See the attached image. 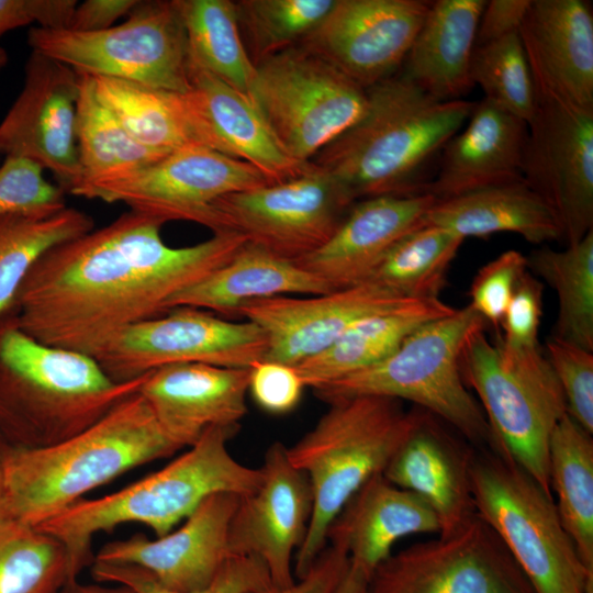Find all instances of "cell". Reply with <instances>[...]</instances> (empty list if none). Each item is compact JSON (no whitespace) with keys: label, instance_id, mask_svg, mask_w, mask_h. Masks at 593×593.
I'll return each mask as SVG.
<instances>
[{"label":"cell","instance_id":"obj_51","mask_svg":"<svg viewBox=\"0 0 593 593\" xmlns=\"http://www.w3.org/2000/svg\"><path fill=\"white\" fill-rule=\"evenodd\" d=\"M530 0L486 1L481 13L475 46H480L519 31Z\"/></svg>","mask_w":593,"mask_h":593},{"label":"cell","instance_id":"obj_25","mask_svg":"<svg viewBox=\"0 0 593 593\" xmlns=\"http://www.w3.org/2000/svg\"><path fill=\"white\" fill-rule=\"evenodd\" d=\"M436 201L428 193L362 199L350 206L323 246L296 262L332 290L366 282L391 248L424 224Z\"/></svg>","mask_w":593,"mask_h":593},{"label":"cell","instance_id":"obj_30","mask_svg":"<svg viewBox=\"0 0 593 593\" xmlns=\"http://www.w3.org/2000/svg\"><path fill=\"white\" fill-rule=\"evenodd\" d=\"M318 276L299 262L246 242L221 268L177 294L176 306H192L223 315H236L246 302L278 295H315L332 292Z\"/></svg>","mask_w":593,"mask_h":593},{"label":"cell","instance_id":"obj_37","mask_svg":"<svg viewBox=\"0 0 593 593\" xmlns=\"http://www.w3.org/2000/svg\"><path fill=\"white\" fill-rule=\"evenodd\" d=\"M526 259L557 293L552 336L593 351V230L563 250L542 246Z\"/></svg>","mask_w":593,"mask_h":593},{"label":"cell","instance_id":"obj_44","mask_svg":"<svg viewBox=\"0 0 593 593\" xmlns=\"http://www.w3.org/2000/svg\"><path fill=\"white\" fill-rule=\"evenodd\" d=\"M43 168L22 157H5L0 166V215L57 212L66 208L65 191L47 181Z\"/></svg>","mask_w":593,"mask_h":593},{"label":"cell","instance_id":"obj_55","mask_svg":"<svg viewBox=\"0 0 593 593\" xmlns=\"http://www.w3.org/2000/svg\"><path fill=\"white\" fill-rule=\"evenodd\" d=\"M9 445L0 434V511L4 505V462Z\"/></svg>","mask_w":593,"mask_h":593},{"label":"cell","instance_id":"obj_6","mask_svg":"<svg viewBox=\"0 0 593 593\" xmlns=\"http://www.w3.org/2000/svg\"><path fill=\"white\" fill-rule=\"evenodd\" d=\"M419 410L401 401L359 395L329 403L327 412L287 454L313 491L306 536L295 553L294 572L304 575L327 544V530L349 499L383 473L414 426Z\"/></svg>","mask_w":593,"mask_h":593},{"label":"cell","instance_id":"obj_43","mask_svg":"<svg viewBox=\"0 0 593 593\" xmlns=\"http://www.w3.org/2000/svg\"><path fill=\"white\" fill-rule=\"evenodd\" d=\"M91 575L97 582L121 584L135 593H253L272 585L266 566L254 556H232L208 585L189 592L169 590L128 563L92 561Z\"/></svg>","mask_w":593,"mask_h":593},{"label":"cell","instance_id":"obj_24","mask_svg":"<svg viewBox=\"0 0 593 593\" xmlns=\"http://www.w3.org/2000/svg\"><path fill=\"white\" fill-rule=\"evenodd\" d=\"M536 92L593 111V15L581 0H530L519 27Z\"/></svg>","mask_w":593,"mask_h":593},{"label":"cell","instance_id":"obj_4","mask_svg":"<svg viewBox=\"0 0 593 593\" xmlns=\"http://www.w3.org/2000/svg\"><path fill=\"white\" fill-rule=\"evenodd\" d=\"M179 449L137 391L87 429L56 445L9 446L3 510L38 526L88 492Z\"/></svg>","mask_w":593,"mask_h":593},{"label":"cell","instance_id":"obj_1","mask_svg":"<svg viewBox=\"0 0 593 593\" xmlns=\"http://www.w3.org/2000/svg\"><path fill=\"white\" fill-rule=\"evenodd\" d=\"M164 224L130 210L46 250L13 301L20 327L40 343L94 358L124 329L167 313L177 294L225 265L248 240L224 232L170 247L160 236Z\"/></svg>","mask_w":593,"mask_h":593},{"label":"cell","instance_id":"obj_7","mask_svg":"<svg viewBox=\"0 0 593 593\" xmlns=\"http://www.w3.org/2000/svg\"><path fill=\"white\" fill-rule=\"evenodd\" d=\"M484 324L470 305L456 309L418 327L381 361L316 387L314 394L328 404L359 395L406 400L451 425L481 450L495 454L482 407L460 371L469 336Z\"/></svg>","mask_w":593,"mask_h":593},{"label":"cell","instance_id":"obj_29","mask_svg":"<svg viewBox=\"0 0 593 593\" xmlns=\"http://www.w3.org/2000/svg\"><path fill=\"white\" fill-rule=\"evenodd\" d=\"M484 0H437L403 63L402 76L430 97L458 100L472 87L471 59Z\"/></svg>","mask_w":593,"mask_h":593},{"label":"cell","instance_id":"obj_41","mask_svg":"<svg viewBox=\"0 0 593 593\" xmlns=\"http://www.w3.org/2000/svg\"><path fill=\"white\" fill-rule=\"evenodd\" d=\"M335 0H240L235 2L239 27L255 66L300 45L323 21Z\"/></svg>","mask_w":593,"mask_h":593},{"label":"cell","instance_id":"obj_22","mask_svg":"<svg viewBox=\"0 0 593 593\" xmlns=\"http://www.w3.org/2000/svg\"><path fill=\"white\" fill-rule=\"evenodd\" d=\"M249 368L175 363L148 372L138 389L163 432L180 448L210 427H239Z\"/></svg>","mask_w":593,"mask_h":593},{"label":"cell","instance_id":"obj_10","mask_svg":"<svg viewBox=\"0 0 593 593\" xmlns=\"http://www.w3.org/2000/svg\"><path fill=\"white\" fill-rule=\"evenodd\" d=\"M33 52L79 74L187 92L189 56L184 26L172 1H138L126 21L98 32L32 27Z\"/></svg>","mask_w":593,"mask_h":593},{"label":"cell","instance_id":"obj_56","mask_svg":"<svg viewBox=\"0 0 593 593\" xmlns=\"http://www.w3.org/2000/svg\"><path fill=\"white\" fill-rule=\"evenodd\" d=\"M7 53L0 46V69L7 64Z\"/></svg>","mask_w":593,"mask_h":593},{"label":"cell","instance_id":"obj_46","mask_svg":"<svg viewBox=\"0 0 593 593\" xmlns=\"http://www.w3.org/2000/svg\"><path fill=\"white\" fill-rule=\"evenodd\" d=\"M527 270V259L521 251L510 249L502 253L474 276L468 305L484 322L499 329L516 283Z\"/></svg>","mask_w":593,"mask_h":593},{"label":"cell","instance_id":"obj_45","mask_svg":"<svg viewBox=\"0 0 593 593\" xmlns=\"http://www.w3.org/2000/svg\"><path fill=\"white\" fill-rule=\"evenodd\" d=\"M548 359L563 393L567 414L593 434V351L551 336Z\"/></svg>","mask_w":593,"mask_h":593},{"label":"cell","instance_id":"obj_35","mask_svg":"<svg viewBox=\"0 0 593 593\" xmlns=\"http://www.w3.org/2000/svg\"><path fill=\"white\" fill-rule=\"evenodd\" d=\"M187 36L189 67L248 94L256 66L240 35L235 2L176 0Z\"/></svg>","mask_w":593,"mask_h":593},{"label":"cell","instance_id":"obj_52","mask_svg":"<svg viewBox=\"0 0 593 593\" xmlns=\"http://www.w3.org/2000/svg\"><path fill=\"white\" fill-rule=\"evenodd\" d=\"M137 0H87L77 4L69 30L98 32L110 29L121 16L128 14Z\"/></svg>","mask_w":593,"mask_h":593},{"label":"cell","instance_id":"obj_23","mask_svg":"<svg viewBox=\"0 0 593 593\" xmlns=\"http://www.w3.org/2000/svg\"><path fill=\"white\" fill-rule=\"evenodd\" d=\"M190 89L183 100L200 146L245 161L270 183L302 172L309 163L293 159L280 145L251 98L216 78L189 67Z\"/></svg>","mask_w":593,"mask_h":593},{"label":"cell","instance_id":"obj_28","mask_svg":"<svg viewBox=\"0 0 593 593\" xmlns=\"http://www.w3.org/2000/svg\"><path fill=\"white\" fill-rule=\"evenodd\" d=\"M440 532V523L418 495L380 473L369 479L345 504L327 530V542L368 578L391 556L401 538Z\"/></svg>","mask_w":593,"mask_h":593},{"label":"cell","instance_id":"obj_34","mask_svg":"<svg viewBox=\"0 0 593 593\" xmlns=\"http://www.w3.org/2000/svg\"><path fill=\"white\" fill-rule=\"evenodd\" d=\"M548 466L562 526L593 577V438L568 414L551 434Z\"/></svg>","mask_w":593,"mask_h":593},{"label":"cell","instance_id":"obj_19","mask_svg":"<svg viewBox=\"0 0 593 593\" xmlns=\"http://www.w3.org/2000/svg\"><path fill=\"white\" fill-rule=\"evenodd\" d=\"M258 485L239 496L230 525L232 556H254L266 566L276 588L291 585L292 558L301 547L313 510L307 475L290 461L287 447L272 443Z\"/></svg>","mask_w":593,"mask_h":593},{"label":"cell","instance_id":"obj_27","mask_svg":"<svg viewBox=\"0 0 593 593\" xmlns=\"http://www.w3.org/2000/svg\"><path fill=\"white\" fill-rule=\"evenodd\" d=\"M527 123L486 99L475 102L467 125L445 145L435 178L423 193L436 200L523 179Z\"/></svg>","mask_w":593,"mask_h":593},{"label":"cell","instance_id":"obj_20","mask_svg":"<svg viewBox=\"0 0 593 593\" xmlns=\"http://www.w3.org/2000/svg\"><path fill=\"white\" fill-rule=\"evenodd\" d=\"M409 300L366 281L324 294L248 301L236 315L265 333L264 360L295 367L323 353L360 318Z\"/></svg>","mask_w":593,"mask_h":593},{"label":"cell","instance_id":"obj_9","mask_svg":"<svg viewBox=\"0 0 593 593\" xmlns=\"http://www.w3.org/2000/svg\"><path fill=\"white\" fill-rule=\"evenodd\" d=\"M470 473L475 512L497 534L536 593H593V577L550 493L490 450L474 452Z\"/></svg>","mask_w":593,"mask_h":593},{"label":"cell","instance_id":"obj_2","mask_svg":"<svg viewBox=\"0 0 593 593\" xmlns=\"http://www.w3.org/2000/svg\"><path fill=\"white\" fill-rule=\"evenodd\" d=\"M475 102L437 100L402 75L367 89L362 115L311 161L354 200L423 193V174Z\"/></svg>","mask_w":593,"mask_h":593},{"label":"cell","instance_id":"obj_33","mask_svg":"<svg viewBox=\"0 0 593 593\" xmlns=\"http://www.w3.org/2000/svg\"><path fill=\"white\" fill-rule=\"evenodd\" d=\"M77 74L75 130L81 177L70 193L86 184L131 175L169 154L137 142L100 100L92 76Z\"/></svg>","mask_w":593,"mask_h":593},{"label":"cell","instance_id":"obj_54","mask_svg":"<svg viewBox=\"0 0 593 593\" xmlns=\"http://www.w3.org/2000/svg\"><path fill=\"white\" fill-rule=\"evenodd\" d=\"M369 578L358 568L349 566L334 593H368Z\"/></svg>","mask_w":593,"mask_h":593},{"label":"cell","instance_id":"obj_36","mask_svg":"<svg viewBox=\"0 0 593 593\" xmlns=\"http://www.w3.org/2000/svg\"><path fill=\"white\" fill-rule=\"evenodd\" d=\"M92 79L100 100L141 144L168 153L200 146L189 121L183 93L110 77L92 76Z\"/></svg>","mask_w":593,"mask_h":593},{"label":"cell","instance_id":"obj_49","mask_svg":"<svg viewBox=\"0 0 593 593\" xmlns=\"http://www.w3.org/2000/svg\"><path fill=\"white\" fill-rule=\"evenodd\" d=\"M77 4L76 0H0V36L34 22L42 29H68Z\"/></svg>","mask_w":593,"mask_h":593},{"label":"cell","instance_id":"obj_42","mask_svg":"<svg viewBox=\"0 0 593 593\" xmlns=\"http://www.w3.org/2000/svg\"><path fill=\"white\" fill-rule=\"evenodd\" d=\"M470 76L484 99L527 124L537 109V94L519 32L475 46Z\"/></svg>","mask_w":593,"mask_h":593},{"label":"cell","instance_id":"obj_18","mask_svg":"<svg viewBox=\"0 0 593 593\" xmlns=\"http://www.w3.org/2000/svg\"><path fill=\"white\" fill-rule=\"evenodd\" d=\"M78 94L72 68L32 51L23 89L0 123V154L48 169L69 193L81 177L75 130Z\"/></svg>","mask_w":593,"mask_h":593},{"label":"cell","instance_id":"obj_50","mask_svg":"<svg viewBox=\"0 0 593 593\" xmlns=\"http://www.w3.org/2000/svg\"><path fill=\"white\" fill-rule=\"evenodd\" d=\"M348 566L349 559L344 551L326 546L307 572L291 585H271L253 593H334Z\"/></svg>","mask_w":593,"mask_h":593},{"label":"cell","instance_id":"obj_3","mask_svg":"<svg viewBox=\"0 0 593 593\" xmlns=\"http://www.w3.org/2000/svg\"><path fill=\"white\" fill-rule=\"evenodd\" d=\"M147 373L115 382L93 357L31 337L10 309L0 314V434L13 448L56 445L137 392Z\"/></svg>","mask_w":593,"mask_h":593},{"label":"cell","instance_id":"obj_5","mask_svg":"<svg viewBox=\"0 0 593 593\" xmlns=\"http://www.w3.org/2000/svg\"><path fill=\"white\" fill-rule=\"evenodd\" d=\"M239 427H210L181 456L160 470L102 497L82 499L37 527L66 547L70 571L78 579L92 562L91 544L100 532L125 523L147 526L156 537L170 533L215 493H250L260 469L237 461L228 441Z\"/></svg>","mask_w":593,"mask_h":593},{"label":"cell","instance_id":"obj_38","mask_svg":"<svg viewBox=\"0 0 593 593\" xmlns=\"http://www.w3.org/2000/svg\"><path fill=\"white\" fill-rule=\"evenodd\" d=\"M93 228V219L71 206L57 212L0 215V314L12 307L22 281L38 257Z\"/></svg>","mask_w":593,"mask_h":593},{"label":"cell","instance_id":"obj_39","mask_svg":"<svg viewBox=\"0 0 593 593\" xmlns=\"http://www.w3.org/2000/svg\"><path fill=\"white\" fill-rule=\"evenodd\" d=\"M465 238L423 224L403 236L367 281L411 300L439 299Z\"/></svg>","mask_w":593,"mask_h":593},{"label":"cell","instance_id":"obj_26","mask_svg":"<svg viewBox=\"0 0 593 593\" xmlns=\"http://www.w3.org/2000/svg\"><path fill=\"white\" fill-rule=\"evenodd\" d=\"M436 418L419 409L414 426L382 474L427 503L439 519V535H444L456 530L477 513L470 473L474 452L452 437Z\"/></svg>","mask_w":593,"mask_h":593},{"label":"cell","instance_id":"obj_8","mask_svg":"<svg viewBox=\"0 0 593 593\" xmlns=\"http://www.w3.org/2000/svg\"><path fill=\"white\" fill-rule=\"evenodd\" d=\"M465 384L472 388L490 427L495 454L532 475L548 493L551 434L567 414L560 383L538 347L511 348L473 332L460 356Z\"/></svg>","mask_w":593,"mask_h":593},{"label":"cell","instance_id":"obj_11","mask_svg":"<svg viewBox=\"0 0 593 593\" xmlns=\"http://www.w3.org/2000/svg\"><path fill=\"white\" fill-rule=\"evenodd\" d=\"M248 96L300 163L311 161L367 107L366 89L301 45L258 63Z\"/></svg>","mask_w":593,"mask_h":593},{"label":"cell","instance_id":"obj_48","mask_svg":"<svg viewBox=\"0 0 593 593\" xmlns=\"http://www.w3.org/2000/svg\"><path fill=\"white\" fill-rule=\"evenodd\" d=\"M305 388L293 366L261 360L249 368L248 392L264 411L281 415L293 411Z\"/></svg>","mask_w":593,"mask_h":593},{"label":"cell","instance_id":"obj_13","mask_svg":"<svg viewBox=\"0 0 593 593\" xmlns=\"http://www.w3.org/2000/svg\"><path fill=\"white\" fill-rule=\"evenodd\" d=\"M267 347L265 333L253 322H231L205 310L176 306L124 329L94 359L122 383L175 363L250 368L264 360Z\"/></svg>","mask_w":593,"mask_h":593},{"label":"cell","instance_id":"obj_12","mask_svg":"<svg viewBox=\"0 0 593 593\" xmlns=\"http://www.w3.org/2000/svg\"><path fill=\"white\" fill-rule=\"evenodd\" d=\"M354 201L338 180L309 161L288 180L219 199L212 232L242 234L275 255L299 261L329 239Z\"/></svg>","mask_w":593,"mask_h":593},{"label":"cell","instance_id":"obj_14","mask_svg":"<svg viewBox=\"0 0 593 593\" xmlns=\"http://www.w3.org/2000/svg\"><path fill=\"white\" fill-rule=\"evenodd\" d=\"M267 183L266 177L245 161L204 146H188L142 170L79 187L71 194L123 202L130 210L165 223L188 221L212 231L219 199Z\"/></svg>","mask_w":593,"mask_h":593},{"label":"cell","instance_id":"obj_15","mask_svg":"<svg viewBox=\"0 0 593 593\" xmlns=\"http://www.w3.org/2000/svg\"><path fill=\"white\" fill-rule=\"evenodd\" d=\"M368 593H536L503 541L475 513L456 530L380 563Z\"/></svg>","mask_w":593,"mask_h":593},{"label":"cell","instance_id":"obj_40","mask_svg":"<svg viewBox=\"0 0 593 593\" xmlns=\"http://www.w3.org/2000/svg\"><path fill=\"white\" fill-rule=\"evenodd\" d=\"M70 580L61 541L0 511V593H58Z\"/></svg>","mask_w":593,"mask_h":593},{"label":"cell","instance_id":"obj_17","mask_svg":"<svg viewBox=\"0 0 593 593\" xmlns=\"http://www.w3.org/2000/svg\"><path fill=\"white\" fill-rule=\"evenodd\" d=\"M429 7L421 0H335L300 45L367 90L403 65Z\"/></svg>","mask_w":593,"mask_h":593},{"label":"cell","instance_id":"obj_47","mask_svg":"<svg viewBox=\"0 0 593 593\" xmlns=\"http://www.w3.org/2000/svg\"><path fill=\"white\" fill-rule=\"evenodd\" d=\"M544 284L529 271L516 283L500 327L499 340L511 348L538 347V332L542 316Z\"/></svg>","mask_w":593,"mask_h":593},{"label":"cell","instance_id":"obj_16","mask_svg":"<svg viewBox=\"0 0 593 593\" xmlns=\"http://www.w3.org/2000/svg\"><path fill=\"white\" fill-rule=\"evenodd\" d=\"M536 94L523 179L550 206L561 239L572 245L593 230V111Z\"/></svg>","mask_w":593,"mask_h":593},{"label":"cell","instance_id":"obj_21","mask_svg":"<svg viewBox=\"0 0 593 593\" xmlns=\"http://www.w3.org/2000/svg\"><path fill=\"white\" fill-rule=\"evenodd\" d=\"M238 500L234 493L212 494L170 533L155 539L134 534L107 542L92 561L136 566L172 591L204 588L232 557L228 533Z\"/></svg>","mask_w":593,"mask_h":593},{"label":"cell","instance_id":"obj_53","mask_svg":"<svg viewBox=\"0 0 593 593\" xmlns=\"http://www.w3.org/2000/svg\"><path fill=\"white\" fill-rule=\"evenodd\" d=\"M97 582V581H96ZM58 593H135L127 586L113 583H82L78 579L68 581Z\"/></svg>","mask_w":593,"mask_h":593},{"label":"cell","instance_id":"obj_31","mask_svg":"<svg viewBox=\"0 0 593 593\" xmlns=\"http://www.w3.org/2000/svg\"><path fill=\"white\" fill-rule=\"evenodd\" d=\"M424 224L462 238L512 232L532 244L561 239L555 213L524 179L437 200L427 211Z\"/></svg>","mask_w":593,"mask_h":593},{"label":"cell","instance_id":"obj_32","mask_svg":"<svg viewBox=\"0 0 593 593\" xmlns=\"http://www.w3.org/2000/svg\"><path fill=\"white\" fill-rule=\"evenodd\" d=\"M455 310L440 299H422L370 314L295 369L304 385L314 389L381 361L418 327Z\"/></svg>","mask_w":593,"mask_h":593}]
</instances>
